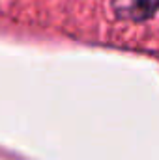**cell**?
Here are the masks:
<instances>
[{"label":"cell","mask_w":159,"mask_h":160,"mask_svg":"<svg viewBox=\"0 0 159 160\" xmlns=\"http://www.w3.org/2000/svg\"><path fill=\"white\" fill-rule=\"evenodd\" d=\"M114 13L131 22H144L159 13V0H114Z\"/></svg>","instance_id":"obj_1"}]
</instances>
